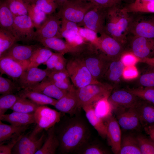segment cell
<instances>
[{
  "mask_svg": "<svg viewBox=\"0 0 154 154\" xmlns=\"http://www.w3.org/2000/svg\"><path fill=\"white\" fill-rule=\"evenodd\" d=\"M39 47L37 44L25 45L16 43L0 57L11 58L20 63L27 70L34 52Z\"/></svg>",
  "mask_w": 154,
  "mask_h": 154,
  "instance_id": "17",
  "label": "cell"
},
{
  "mask_svg": "<svg viewBox=\"0 0 154 154\" xmlns=\"http://www.w3.org/2000/svg\"><path fill=\"white\" fill-rule=\"evenodd\" d=\"M4 1L15 17L28 15V4L23 0Z\"/></svg>",
  "mask_w": 154,
  "mask_h": 154,
  "instance_id": "41",
  "label": "cell"
},
{
  "mask_svg": "<svg viewBox=\"0 0 154 154\" xmlns=\"http://www.w3.org/2000/svg\"><path fill=\"white\" fill-rule=\"evenodd\" d=\"M53 53L48 48L44 46L39 47L34 52L27 69L32 67H38L40 65L44 64Z\"/></svg>",
  "mask_w": 154,
  "mask_h": 154,
  "instance_id": "36",
  "label": "cell"
},
{
  "mask_svg": "<svg viewBox=\"0 0 154 154\" xmlns=\"http://www.w3.org/2000/svg\"><path fill=\"white\" fill-rule=\"evenodd\" d=\"M140 62L147 64L154 67V57L146 58L140 59Z\"/></svg>",
  "mask_w": 154,
  "mask_h": 154,
  "instance_id": "56",
  "label": "cell"
},
{
  "mask_svg": "<svg viewBox=\"0 0 154 154\" xmlns=\"http://www.w3.org/2000/svg\"><path fill=\"white\" fill-rule=\"evenodd\" d=\"M27 4H31L33 3L35 0H23Z\"/></svg>",
  "mask_w": 154,
  "mask_h": 154,
  "instance_id": "59",
  "label": "cell"
},
{
  "mask_svg": "<svg viewBox=\"0 0 154 154\" xmlns=\"http://www.w3.org/2000/svg\"><path fill=\"white\" fill-rule=\"evenodd\" d=\"M141 154H154V142L144 136L136 137Z\"/></svg>",
  "mask_w": 154,
  "mask_h": 154,
  "instance_id": "46",
  "label": "cell"
},
{
  "mask_svg": "<svg viewBox=\"0 0 154 154\" xmlns=\"http://www.w3.org/2000/svg\"><path fill=\"white\" fill-rule=\"evenodd\" d=\"M46 131L47 135L43 144L35 154H54L58 148L59 143L55 133V126Z\"/></svg>",
  "mask_w": 154,
  "mask_h": 154,
  "instance_id": "29",
  "label": "cell"
},
{
  "mask_svg": "<svg viewBox=\"0 0 154 154\" xmlns=\"http://www.w3.org/2000/svg\"><path fill=\"white\" fill-rule=\"evenodd\" d=\"M78 33L85 42L95 43L98 37L97 33L94 31L85 27H78Z\"/></svg>",
  "mask_w": 154,
  "mask_h": 154,
  "instance_id": "48",
  "label": "cell"
},
{
  "mask_svg": "<svg viewBox=\"0 0 154 154\" xmlns=\"http://www.w3.org/2000/svg\"><path fill=\"white\" fill-rule=\"evenodd\" d=\"M26 68L20 63L9 57L0 58V71L16 81L21 77Z\"/></svg>",
  "mask_w": 154,
  "mask_h": 154,
  "instance_id": "21",
  "label": "cell"
},
{
  "mask_svg": "<svg viewBox=\"0 0 154 154\" xmlns=\"http://www.w3.org/2000/svg\"><path fill=\"white\" fill-rule=\"evenodd\" d=\"M50 71L46 68L41 69L38 67L31 68L25 71L17 80L22 89H29L44 79Z\"/></svg>",
  "mask_w": 154,
  "mask_h": 154,
  "instance_id": "18",
  "label": "cell"
},
{
  "mask_svg": "<svg viewBox=\"0 0 154 154\" xmlns=\"http://www.w3.org/2000/svg\"><path fill=\"white\" fill-rule=\"evenodd\" d=\"M98 49L111 60L120 59L125 50V46L103 32L94 43Z\"/></svg>",
  "mask_w": 154,
  "mask_h": 154,
  "instance_id": "11",
  "label": "cell"
},
{
  "mask_svg": "<svg viewBox=\"0 0 154 154\" xmlns=\"http://www.w3.org/2000/svg\"><path fill=\"white\" fill-rule=\"evenodd\" d=\"M33 3L47 15L55 13L58 8L56 0H35Z\"/></svg>",
  "mask_w": 154,
  "mask_h": 154,
  "instance_id": "45",
  "label": "cell"
},
{
  "mask_svg": "<svg viewBox=\"0 0 154 154\" xmlns=\"http://www.w3.org/2000/svg\"><path fill=\"white\" fill-rule=\"evenodd\" d=\"M108 97L102 98L92 104L96 115L104 121L112 115L113 111L112 107L108 100Z\"/></svg>",
  "mask_w": 154,
  "mask_h": 154,
  "instance_id": "35",
  "label": "cell"
},
{
  "mask_svg": "<svg viewBox=\"0 0 154 154\" xmlns=\"http://www.w3.org/2000/svg\"><path fill=\"white\" fill-rule=\"evenodd\" d=\"M39 106L31 100L19 96L17 101L10 109L13 112L30 113L34 112Z\"/></svg>",
  "mask_w": 154,
  "mask_h": 154,
  "instance_id": "37",
  "label": "cell"
},
{
  "mask_svg": "<svg viewBox=\"0 0 154 154\" xmlns=\"http://www.w3.org/2000/svg\"><path fill=\"white\" fill-rule=\"evenodd\" d=\"M43 129L37 125L30 132L22 135L17 142L11 151L13 154H34L42 147L46 135Z\"/></svg>",
  "mask_w": 154,
  "mask_h": 154,
  "instance_id": "6",
  "label": "cell"
},
{
  "mask_svg": "<svg viewBox=\"0 0 154 154\" xmlns=\"http://www.w3.org/2000/svg\"><path fill=\"white\" fill-rule=\"evenodd\" d=\"M82 154H107L106 151L98 145L93 143H88V142L84 145L77 151Z\"/></svg>",
  "mask_w": 154,
  "mask_h": 154,
  "instance_id": "47",
  "label": "cell"
},
{
  "mask_svg": "<svg viewBox=\"0 0 154 154\" xmlns=\"http://www.w3.org/2000/svg\"><path fill=\"white\" fill-rule=\"evenodd\" d=\"M29 89L42 93L57 100L64 96L68 92L58 87L48 77Z\"/></svg>",
  "mask_w": 154,
  "mask_h": 154,
  "instance_id": "24",
  "label": "cell"
},
{
  "mask_svg": "<svg viewBox=\"0 0 154 154\" xmlns=\"http://www.w3.org/2000/svg\"><path fill=\"white\" fill-rule=\"evenodd\" d=\"M130 21V14L121 5H114L107 9L104 32L125 47Z\"/></svg>",
  "mask_w": 154,
  "mask_h": 154,
  "instance_id": "2",
  "label": "cell"
},
{
  "mask_svg": "<svg viewBox=\"0 0 154 154\" xmlns=\"http://www.w3.org/2000/svg\"><path fill=\"white\" fill-rule=\"evenodd\" d=\"M18 41V39L12 34L0 29V57Z\"/></svg>",
  "mask_w": 154,
  "mask_h": 154,
  "instance_id": "38",
  "label": "cell"
},
{
  "mask_svg": "<svg viewBox=\"0 0 154 154\" xmlns=\"http://www.w3.org/2000/svg\"><path fill=\"white\" fill-rule=\"evenodd\" d=\"M95 6L86 0H67L56 14L61 19L74 22L78 26L87 12Z\"/></svg>",
  "mask_w": 154,
  "mask_h": 154,
  "instance_id": "7",
  "label": "cell"
},
{
  "mask_svg": "<svg viewBox=\"0 0 154 154\" xmlns=\"http://www.w3.org/2000/svg\"><path fill=\"white\" fill-rule=\"evenodd\" d=\"M116 119L122 128L125 130L139 129L142 127L135 107L121 108L113 110Z\"/></svg>",
  "mask_w": 154,
  "mask_h": 154,
  "instance_id": "16",
  "label": "cell"
},
{
  "mask_svg": "<svg viewBox=\"0 0 154 154\" xmlns=\"http://www.w3.org/2000/svg\"><path fill=\"white\" fill-rule=\"evenodd\" d=\"M78 100L74 87L58 100L54 106L60 112L72 114L78 110Z\"/></svg>",
  "mask_w": 154,
  "mask_h": 154,
  "instance_id": "25",
  "label": "cell"
},
{
  "mask_svg": "<svg viewBox=\"0 0 154 154\" xmlns=\"http://www.w3.org/2000/svg\"><path fill=\"white\" fill-rule=\"evenodd\" d=\"M120 154H141L136 137L124 135L121 138Z\"/></svg>",
  "mask_w": 154,
  "mask_h": 154,
  "instance_id": "34",
  "label": "cell"
},
{
  "mask_svg": "<svg viewBox=\"0 0 154 154\" xmlns=\"http://www.w3.org/2000/svg\"><path fill=\"white\" fill-rule=\"evenodd\" d=\"M58 87L69 91L74 87L71 80L67 70L63 71H52L48 76Z\"/></svg>",
  "mask_w": 154,
  "mask_h": 154,
  "instance_id": "31",
  "label": "cell"
},
{
  "mask_svg": "<svg viewBox=\"0 0 154 154\" xmlns=\"http://www.w3.org/2000/svg\"><path fill=\"white\" fill-rule=\"evenodd\" d=\"M67 60L66 69L72 84L76 89L99 81L95 80L84 62L76 53Z\"/></svg>",
  "mask_w": 154,
  "mask_h": 154,
  "instance_id": "4",
  "label": "cell"
},
{
  "mask_svg": "<svg viewBox=\"0 0 154 154\" xmlns=\"http://www.w3.org/2000/svg\"><path fill=\"white\" fill-rule=\"evenodd\" d=\"M89 123L102 137H107V127L104 120L97 117L94 112L92 104L88 105L82 108Z\"/></svg>",
  "mask_w": 154,
  "mask_h": 154,
  "instance_id": "28",
  "label": "cell"
},
{
  "mask_svg": "<svg viewBox=\"0 0 154 154\" xmlns=\"http://www.w3.org/2000/svg\"><path fill=\"white\" fill-rule=\"evenodd\" d=\"M125 48L140 59L154 57L153 38L129 34Z\"/></svg>",
  "mask_w": 154,
  "mask_h": 154,
  "instance_id": "9",
  "label": "cell"
},
{
  "mask_svg": "<svg viewBox=\"0 0 154 154\" xmlns=\"http://www.w3.org/2000/svg\"><path fill=\"white\" fill-rule=\"evenodd\" d=\"M0 121H6L17 126H27L35 123L34 112L23 113L13 112L0 116Z\"/></svg>",
  "mask_w": 154,
  "mask_h": 154,
  "instance_id": "26",
  "label": "cell"
},
{
  "mask_svg": "<svg viewBox=\"0 0 154 154\" xmlns=\"http://www.w3.org/2000/svg\"><path fill=\"white\" fill-rule=\"evenodd\" d=\"M35 123L47 131L60 120L61 112H58L45 105L39 106L34 112Z\"/></svg>",
  "mask_w": 154,
  "mask_h": 154,
  "instance_id": "14",
  "label": "cell"
},
{
  "mask_svg": "<svg viewBox=\"0 0 154 154\" xmlns=\"http://www.w3.org/2000/svg\"><path fill=\"white\" fill-rule=\"evenodd\" d=\"M28 125L17 126L4 124L0 121V143L18 138L24 134Z\"/></svg>",
  "mask_w": 154,
  "mask_h": 154,
  "instance_id": "27",
  "label": "cell"
},
{
  "mask_svg": "<svg viewBox=\"0 0 154 154\" xmlns=\"http://www.w3.org/2000/svg\"><path fill=\"white\" fill-rule=\"evenodd\" d=\"M61 20L60 33L62 38H68L78 33L79 26L76 23L65 19Z\"/></svg>",
  "mask_w": 154,
  "mask_h": 154,
  "instance_id": "42",
  "label": "cell"
},
{
  "mask_svg": "<svg viewBox=\"0 0 154 154\" xmlns=\"http://www.w3.org/2000/svg\"><path fill=\"white\" fill-rule=\"evenodd\" d=\"M113 90L110 85L100 82L76 89L78 110L85 106L93 104L102 98L109 97Z\"/></svg>",
  "mask_w": 154,
  "mask_h": 154,
  "instance_id": "5",
  "label": "cell"
},
{
  "mask_svg": "<svg viewBox=\"0 0 154 154\" xmlns=\"http://www.w3.org/2000/svg\"><path fill=\"white\" fill-rule=\"evenodd\" d=\"M66 41L69 44L74 46L80 45L85 42L78 32L75 35L66 39Z\"/></svg>",
  "mask_w": 154,
  "mask_h": 154,
  "instance_id": "53",
  "label": "cell"
},
{
  "mask_svg": "<svg viewBox=\"0 0 154 154\" xmlns=\"http://www.w3.org/2000/svg\"><path fill=\"white\" fill-rule=\"evenodd\" d=\"M107 8L95 6L87 12L78 26H84L100 34L104 32Z\"/></svg>",
  "mask_w": 154,
  "mask_h": 154,
  "instance_id": "10",
  "label": "cell"
},
{
  "mask_svg": "<svg viewBox=\"0 0 154 154\" xmlns=\"http://www.w3.org/2000/svg\"><path fill=\"white\" fill-rule=\"evenodd\" d=\"M17 94L20 96L31 100L39 106L50 104L54 106L58 100L42 93L29 89H22Z\"/></svg>",
  "mask_w": 154,
  "mask_h": 154,
  "instance_id": "30",
  "label": "cell"
},
{
  "mask_svg": "<svg viewBox=\"0 0 154 154\" xmlns=\"http://www.w3.org/2000/svg\"><path fill=\"white\" fill-rule=\"evenodd\" d=\"M55 126V133L59 141V148L62 153L78 151L88 141L89 130L83 121L76 118L58 122Z\"/></svg>",
  "mask_w": 154,
  "mask_h": 154,
  "instance_id": "1",
  "label": "cell"
},
{
  "mask_svg": "<svg viewBox=\"0 0 154 154\" xmlns=\"http://www.w3.org/2000/svg\"><path fill=\"white\" fill-rule=\"evenodd\" d=\"M145 132L150 136L154 142V126L150 127L144 129Z\"/></svg>",
  "mask_w": 154,
  "mask_h": 154,
  "instance_id": "55",
  "label": "cell"
},
{
  "mask_svg": "<svg viewBox=\"0 0 154 154\" xmlns=\"http://www.w3.org/2000/svg\"><path fill=\"white\" fill-rule=\"evenodd\" d=\"M145 63L140 74L136 78L137 86L135 87L154 88V67Z\"/></svg>",
  "mask_w": 154,
  "mask_h": 154,
  "instance_id": "33",
  "label": "cell"
},
{
  "mask_svg": "<svg viewBox=\"0 0 154 154\" xmlns=\"http://www.w3.org/2000/svg\"><path fill=\"white\" fill-rule=\"evenodd\" d=\"M130 13L129 34L154 39V15H145L142 13Z\"/></svg>",
  "mask_w": 154,
  "mask_h": 154,
  "instance_id": "8",
  "label": "cell"
},
{
  "mask_svg": "<svg viewBox=\"0 0 154 154\" xmlns=\"http://www.w3.org/2000/svg\"><path fill=\"white\" fill-rule=\"evenodd\" d=\"M104 120L107 127L106 137L109 144L114 153L119 154L122 138L120 126L112 115Z\"/></svg>",
  "mask_w": 154,
  "mask_h": 154,
  "instance_id": "20",
  "label": "cell"
},
{
  "mask_svg": "<svg viewBox=\"0 0 154 154\" xmlns=\"http://www.w3.org/2000/svg\"><path fill=\"white\" fill-rule=\"evenodd\" d=\"M61 20L56 13L48 15L44 22L35 33L33 40L53 37L62 38L60 33Z\"/></svg>",
  "mask_w": 154,
  "mask_h": 154,
  "instance_id": "12",
  "label": "cell"
},
{
  "mask_svg": "<svg viewBox=\"0 0 154 154\" xmlns=\"http://www.w3.org/2000/svg\"><path fill=\"white\" fill-rule=\"evenodd\" d=\"M21 88L17 83L0 76V94L2 95L13 94L20 90Z\"/></svg>",
  "mask_w": 154,
  "mask_h": 154,
  "instance_id": "43",
  "label": "cell"
},
{
  "mask_svg": "<svg viewBox=\"0 0 154 154\" xmlns=\"http://www.w3.org/2000/svg\"><path fill=\"white\" fill-rule=\"evenodd\" d=\"M63 54L56 52L54 53L43 64L46 65V68L50 71L53 70L54 68L58 61L63 57Z\"/></svg>",
  "mask_w": 154,
  "mask_h": 154,
  "instance_id": "51",
  "label": "cell"
},
{
  "mask_svg": "<svg viewBox=\"0 0 154 154\" xmlns=\"http://www.w3.org/2000/svg\"><path fill=\"white\" fill-rule=\"evenodd\" d=\"M38 41L44 47L53 49L63 55L67 53L71 54L78 52L83 44L78 46H73L60 38L56 37L40 39Z\"/></svg>",
  "mask_w": 154,
  "mask_h": 154,
  "instance_id": "22",
  "label": "cell"
},
{
  "mask_svg": "<svg viewBox=\"0 0 154 154\" xmlns=\"http://www.w3.org/2000/svg\"><path fill=\"white\" fill-rule=\"evenodd\" d=\"M20 137L18 138L8 141L7 143L6 144H0V154H11V151L13 148Z\"/></svg>",
  "mask_w": 154,
  "mask_h": 154,
  "instance_id": "52",
  "label": "cell"
},
{
  "mask_svg": "<svg viewBox=\"0 0 154 154\" xmlns=\"http://www.w3.org/2000/svg\"><path fill=\"white\" fill-rule=\"evenodd\" d=\"M126 3V4H129L134 2L135 0H121Z\"/></svg>",
  "mask_w": 154,
  "mask_h": 154,
  "instance_id": "60",
  "label": "cell"
},
{
  "mask_svg": "<svg viewBox=\"0 0 154 154\" xmlns=\"http://www.w3.org/2000/svg\"><path fill=\"white\" fill-rule=\"evenodd\" d=\"M141 99L125 89H114L108 100L114 110L135 107Z\"/></svg>",
  "mask_w": 154,
  "mask_h": 154,
  "instance_id": "15",
  "label": "cell"
},
{
  "mask_svg": "<svg viewBox=\"0 0 154 154\" xmlns=\"http://www.w3.org/2000/svg\"><path fill=\"white\" fill-rule=\"evenodd\" d=\"M114 5H121V0H111Z\"/></svg>",
  "mask_w": 154,
  "mask_h": 154,
  "instance_id": "58",
  "label": "cell"
},
{
  "mask_svg": "<svg viewBox=\"0 0 154 154\" xmlns=\"http://www.w3.org/2000/svg\"><path fill=\"white\" fill-rule=\"evenodd\" d=\"M58 6V9H59L67 0H56Z\"/></svg>",
  "mask_w": 154,
  "mask_h": 154,
  "instance_id": "57",
  "label": "cell"
},
{
  "mask_svg": "<svg viewBox=\"0 0 154 154\" xmlns=\"http://www.w3.org/2000/svg\"><path fill=\"white\" fill-rule=\"evenodd\" d=\"M35 25L28 15L15 16L13 25L14 36L19 41L33 40Z\"/></svg>",
  "mask_w": 154,
  "mask_h": 154,
  "instance_id": "13",
  "label": "cell"
},
{
  "mask_svg": "<svg viewBox=\"0 0 154 154\" xmlns=\"http://www.w3.org/2000/svg\"><path fill=\"white\" fill-rule=\"evenodd\" d=\"M84 62L92 76L99 82L103 77L112 60L101 51L94 44L85 42L75 53Z\"/></svg>",
  "mask_w": 154,
  "mask_h": 154,
  "instance_id": "3",
  "label": "cell"
},
{
  "mask_svg": "<svg viewBox=\"0 0 154 154\" xmlns=\"http://www.w3.org/2000/svg\"><path fill=\"white\" fill-rule=\"evenodd\" d=\"M19 97L17 94H9L2 95L0 97V116L13 106Z\"/></svg>",
  "mask_w": 154,
  "mask_h": 154,
  "instance_id": "44",
  "label": "cell"
},
{
  "mask_svg": "<svg viewBox=\"0 0 154 154\" xmlns=\"http://www.w3.org/2000/svg\"><path fill=\"white\" fill-rule=\"evenodd\" d=\"M141 1H154V0H141Z\"/></svg>",
  "mask_w": 154,
  "mask_h": 154,
  "instance_id": "61",
  "label": "cell"
},
{
  "mask_svg": "<svg viewBox=\"0 0 154 154\" xmlns=\"http://www.w3.org/2000/svg\"><path fill=\"white\" fill-rule=\"evenodd\" d=\"M95 5L104 8H107L114 4L111 0H86Z\"/></svg>",
  "mask_w": 154,
  "mask_h": 154,
  "instance_id": "54",
  "label": "cell"
},
{
  "mask_svg": "<svg viewBox=\"0 0 154 154\" xmlns=\"http://www.w3.org/2000/svg\"><path fill=\"white\" fill-rule=\"evenodd\" d=\"M15 16L7 6L5 1L0 2V29L6 30L14 36L13 25Z\"/></svg>",
  "mask_w": 154,
  "mask_h": 154,
  "instance_id": "32",
  "label": "cell"
},
{
  "mask_svg": "<svg viewBox=\"0 0 154 154\" xmlns=\"http://www.w3.org/2000/svg\"><path fill=\"white\" fill-rule=\"evenodd\" d=\"M120 59L125 66L135 65L140 61V59L133 53L126 50L122 55Z\"/></svg>",
  "mask_w": 154,
  "mask_h": 154,
  "instance_id": "49",
  "label": "cell"
},
{
  "mask_svg": "<svg viewBox=\"0 0 154 154\" xmlns=\"http://www.w3.org/2000/svg\"><path fill=\"white\" fill-rule=\"evenodd\" d=\"M135 108L143 129L154 126V104L141 99Z\"/></svg>",
  "mask_w": 154,
  "mask_h": 154,
  "instance_id": "23",
  "label": "cell"
},
{
  "mask_svg": "<svg viewBox=\"0 0 154 154\" xmlns=\"http://www.w3.org/2000/svg\"><path fill=\"white\" fill-rule=\"evenodd\" d=\"M28 15L31 18L36 29H38L46 19L47 15L33 4H28Z\"/></svg>",
  "mask_w": 154,
  "mask_h": 154,
  "instance_id": "39",
  "label": "cell"
},
{
  "mask_svg": "<svg viewBox=\"0 0 154 154\" xmlns=\"http://www.w3.org/2000/svg\"><path fill=\"white\" fill-rule=\"evenodd\" d=\"M139 73L135 65L125 66L124 69L122 77L123 80H130L137 78Z\"/></svg>",
  "mask_w": 154,
  "mask_h": 154,
  "instance_id": "50",
  "label": "cell"
},
{
  "mask_svg": "<svg viewBox=\"0 0 154 154\" xmlns=\"http://www.w3.org/2000/svg\"><path fill=\"white\" fill-rule=\"evenodd\" d=\"M125 66L120 58L112 60L107 70L100 82L110 85L114 89L118 88L122 80Z\"/></svg>",
  "mask_w": 154,
  "mask_h": 154,
  "instance_id": "19",
  "label": "cell"
},
{
  "mask_svg": "<svg viewBox=\"0 0 154 154\" xmlns=\"http://www.w3.org/2000/svg\"><path fill=\"white\" fill-rule=\"evenodd\" d=\"M125 89L140 99L154 104V88L138 87Z\"/></svg>",
  "mask_w": 154,
  "mask_h": 154,
  "instance_id": "40",
  "label": "cell"
}]
</instances>
